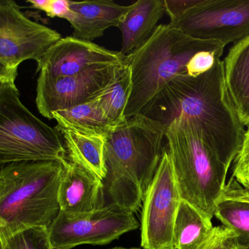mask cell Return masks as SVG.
Wrapping results in <instances>:
<instances>
[{
  "instance_id": "obj_10",
  "label": "cell",
  "mask_w": 249,
  "mask_h": 249,
  "mask_svg": "<svg viewBox=\"0 0 249 249\" xmlns=\"http://www.w3.org/2000/svg\"><path fill=\"white\" fill-rule=\"evenodd\" d=\"M167 25L197 40L238 43L249 37V0H205Z\"/></svg>"
},
{
  "instance_id": "obj_2",
  "label": "cell",
  "mask_w": 249,
  "mask_h": 249,
  "mask_svg": "<svg viewBox=\"0 0 249 249\" xmlns=\"http://www.w3.org/2000/svg\"><path fill=\"white\" fill-rule=\"evenodd\" d=\"M166 129L141 113L125 119L107 135L103 183L108 204L134 213L139 211L162 157Z\"/></svg>"
},
{
  "instance_id": "obj_8",
  "label": "cell",
  "mask_w": 249,
  "mask_h": 249,
  "mask_svg": "<svg viewBox=\"0 0 249 249\" xmlns=\"http://www.w3.org/2000/svg\"><path fill=\"white\" fill-rule=\"evenodd\" d=\"M181 199L171 159L164 148L142 202L141 246L144 249H176L174 228Z\"/></svg>"
},
{
  "instance_id": "obj_22",
  "label": "cell",
  "mask_w": 249,
  "mask_h": 249,
  "mask_svg": "<svg viewBox=\"0 0 249 249\" xmlns=\"http://www.w3.org/2000/svg\"><path fill=\"white\" fill-rule=\"evenodd\" d=\"M1 249H53L49 229L31 227L0 237Z\"/></svg>"
},
{
  "instance_id": "obj_7",
  "label": "cell",
  "mask_w": 249,
  "mask_h": 249,
  "mask_svg": "<svg viewBox=\"0 0 249 249\" xmlns=\"http://www.w3.org/2000/svg\"><path fill=\"white\" fill-rule=\"evenodd\" d=\"M62 36L27 18L13 0L0 1V80H14L24 61L41 62Z\"/></svg>"
},
{
  "instance_id": "obj_5",
  "label": "cell",
  "mask_w": 249,
  "mask_h": 249,
  "mask_svg": "<svg viewBox=\"0 0 249 249\" xmlns=\"http://www.w3.org/2000/svg\"><path fill=\"white\" fill-rule=\"evenodd\" d=\"M165 139L181 199L213 218L229 168L190 121L175 119L166 129Z\"/></svg>"
},
{
  "instance_id": "obj_19",
  "label": "cell",
  "mask_w": 249,
  "mask_h": 249,
  "mask_svg": "<svg viewBox=\"0 0 249 249\" xmlns=\"http://www.w3.org/2000/svg\"><path fill=\"white\" fill-rule=\"evenodd\" d=\"M52 119L57 122L56 129L85 135L107 137L115 128L105 117L97 98L75 107L55 111Z\"/></svg>"
},
{
  "instance_id": "obj_21",
  "label": "cell",
  "mask_w": 249,
  "mask_h": 249,
  "mask_svg": "<svg viewBox=\"0 0 249 249\" xmlns=\"http://www.w3.org/2000/svg\"><path fill=\"white\" fill-rule=\"evenodd\" d=\"M132 90L130 67L124 60L119 65L113 81L97 97L105 117L113 127L119 126L125 120L124 112Z\"/></svg>"
},
{
  "instance_id": "obj_12",
  "label": "cell",
  "mask_w": 249,
  "mask_h": 249,
  "mask_svg": "<svg viewBox=\"0 0 249 249\" xmlns=\"http://www.w3.org/2000/svg\"><path fill=\"white\" fill-rule=\"evenodd\" d=\"M125 56L120 52L108 50L74 37L59 40L37 64V72L44 78L72 76L100 65L122 63Z\"/></svg>"
},
{
  "instance_id": "obj_27",
  "label": "cell",
  "mask_w": 249,
  "mask_h": 249,
  "mask_svg": "<svg viewBox=\"0 0 249 249\" xmlns=\"http://www.w3.org/2000/svg\"><path fill=\"white\" fill-rule=\"evenodd\" d=\"M249 164V127L245 132L243 143L234 161V168Z\"/></svg>"
},
{
  "instance_id": "obj_11",
  "label": "cell",
  "mask_w": 249,
  "mask_h": 249,
  "mask_svg": "<svg viewBox=\"0 0 249 249\" xmlns=\"http://www.w3.org/2000/svg\"><path fill=\"white\" fill-rule=\"evenodd\" d=\"M121 64L94 67L72 76H39L36 99L39 113L52 120L55 111L97 98L113 81Z\"/></svg>"
},
{
  "instance_id": "obj_25",
  "label": "cell",
  "mask_w": 249,
  "mask_h": 249,
  "mask_svg": "<svg viewBox=\"0 0 249 249\" xmlns=\"http://www.w3.org/2000/svg\"><path fill=\"white\" fill-rule=\"evenodd\" d=\"M205 0H164L165 14L170 21L178 18L195 7L203 3Z\"/></svg>"
},
{
  "instance_id": "obj_26",
  "label": "cell",
  "mask_w": 249,
  "mask_h": 249,
  "mask_svg": "<svg viewBox=\"0 0 249 249\" xmlns=\"http://www.w3.org/2000/svg\"><path fill=\"white\" fill-rule=\"evenodd\" d=\"M51 18H60L71 21L72 17L71 9V1L68 0H50L45 11Z\"/></svg>"
},
{
  "instance_id": "obj_14",
  "label": "cell",
  "mask_w": 249,
  "mask_h": 249,
  "mask_svg": "<svg viewBox=\"0 0 249 249\" xmlns=\"http://www.w3.org/2000/svg\"><path fill=\"white\" fill-rule=\"evenodd\" d=\"M71 9L72 37L92 42L110 27H119L130 5H118L113 1H71Z\"/></svg>"
},
{
  "instance_id": "obj_16",
  "label": "cell",
  "mask_w": 249,
  "mask_h": 249,
  "mask_svg": "<svg viewBox=\"0 0 249 249\" xmlns=\"http://www.w3.org/2000/svg\"><path fill=\"white\" fill-rule=\"evenodd\" d=\"M229 94L242 124L249 127V37L234 43L224 60Z\"/></svg>"
},
{
  "instance_id": "obj_24",
  "label": "cell",
  "mask_w": 249,
  "mask_h": 249,
  "mask_svg": "<svg viewBox=\"0 0 249 249\" xmlns=\"http://www.w3.org/2000/svg\"><path fill=\"white\" fill-rule=\"evenodd\" d=\"M216 57L218 56L213 52H199L191 59L186 65L187 75L191 77H197L208 72L215 65Z\"/></svg>"
},
{
  "instance_id": "obj_3",
  "label": "cell",
  "mask_w": 249,
  "mask_h": 249,
  "mask_svg": "<svg viewBox=\"0 0 249 249\" xmlns=\"http://www.w3.org/2000/svg\"><path fill=\"white\" fill-rule=\"evenodd\" d=\"M58 161L10 163L0 172V237L31 227L50 228L61 212Z\"/></svg>"
},
{
  "instance_id": "obj_20",
  "label": "cell",
  "mask_w": 249,
  "mask_h": 249,
  "mask_svg": "<svg viewBox=\"0 0 249 249\" xmlns=\"http://www.w3.org/2000/svg\"><path fill=\"white\" fill-rule=\"evenodd\" d=\"M212 218L181 199L174 228L176 249H198L213 230Z\"/></svg>"
},
{
  "instance_id": "obj_4",
  "label": "cell",
  "mask_w": 249,
  "mask_h": 249,
  "mask_svg": "<svg viewBox=\"0 0 249 249\" xmlns=\"http://www.w3.org/2000/svg\"><path fill=\"white\" fill-rule=\"evenodd\" d=\"M225 45L189 37L168 25H158L151 38L124 60L132 72V90L124 119L137 116L179 75L187 74L186 65L201 52L221 57Z\"/></svg>"
},
{
  "instance_id": "obj_13",
  "label": "cell",
  "mask_w": 249,
  "mask_h": 249,
  "mask_svg": "<svg viewBox=\"0 0 249 249\" xmlns=\"http://www.w3.org/2000/svg\"><path fill=\"white\" fill-rule=\"evenodd\" d=\"M58 196L61 212L70 216L91 212L106 205L103 180L71 161L63 165Z\"/></svg>"
},
{
  "instance_id": "obj_17",
  "label": "cell",
  "mask_w": 249,
  "mask_h": 249,
  "mask_svg": "<svg viewBox=\"0 0 249 249\" xmlns=\"http://www.w3.org/2000/svg\"><path fill=\"white\" fill-rule=\"evenodd\" d=\"M214 216L249 245V192L231 177L217 201Z\"/></svg>"
},
{
  "instance_id": "obj_28",
  "label": "cell",
  "mask_w": 249,
  "mask_h": 249,
  "mask_svg": "<svg viewBox=\"0 0 249 249\" xmlns=\"http://www.w3.org/2000/svg\"><path fill=\"white\" fill-rule=\"evenodd\" d=\"M232 177L249 192V164L233 168Z\"/></svg>"
},
{
  "instance_id": "obj_9",
  "label": "cell",
  "mask_w": 249,
  "mask_h": 249,
  "mask_svg": "<svg viewBox=\"0 0 249 249\" xmlns=\"http://www.w3.org/2000/svg\"><path fill=\"white\" fill-rule=\"evenodd\" d=\"M139 227L134 213L115 203L87 213H59L49 228L53 249H71L80 245H106Z\"/></svg>"
},
{
  "instance_id": "obj_30",
  "label": "cell",
  "mask_w": 249,
  "mask_h": 249,
  "mask_svg": "<svg viewBox=\"0 0 249 249\" xmlns=\"http://www.w3.org/2000/svg\"><path fill=\"white\" fill-rule=\"evenodd\" d=\"M236 249H249V245L244 244V243H242L240 242Z\"/></svg>"
},
{
  "instance_id": "obj_31",
  "label": "cell",
  "mask_w": 249,
  "mask_h": 249,
  "mask_svg": "<svg viewBox=\"0 0 249 249\" xmlns=\"http://www.w3.org/2000/svg\"><path fill=\"white\" fill-rule=\"evenodd\" d=\"M137 249V248H130V249H127V248L116 247V248H113V249Z\"/></svg>"
},
{
  "instance_id": "obj_23",
  "label": "cell",
  "mask_w": 249,
  "mask_h": 249,
  "mask_svg": "<svg viewBox=\"0 0 249 249\" xmlns=\"http://www.w3.org/2000/svg\"><path fill=\"white\" fill-rule=\"evenodd\" d=\"M239 243L238 235L234 231L223 225L217 226L198 249H236Z\"/></svg>"
},
{
  "instance_id": "obj_1",
  "label": "cell",
  "mask_w": 249,
  "mask_h": 249,
  "mask_svg": "<svg viewBox=\"0 0 249 249\" xmlns=\"http://www.w3.org/2000/svg\"><path fill=\"white\" fill-rule=\"evenodd\" d=\"M141 113L166 127L179 117L190 121L229 169L246 132L229 94L224 61L219 57L211 71L199 76L185 74L172 80Z\"/></svg>"
},
{
  "instance_id": "obj_29",
  "label": "cell",
  "mask_w": 249,
  "mask_h": 249,
  "mask_svg": "<svg viewBox=\"0 0 249 249\" xmlns=\"http://www.w3.org/2000/svg\"><path fill=\"white\" fill-rule=\"evenodd\" d=\"M50 0H27L28 3L31 4V8H36L45 12Z\"/></svg>"
},
{
  "instance_id": "obj_18",
  "label": "cell",
  "mask_w": 249,
  "mask_h": 249,
  "mask_svg": "<svg viewBox=\"0 0 249 249\" xmlns=\"http://www.w3.org/2000/svg\"><path fill=\"white\" fill-rule=\"evenodd\" d=\"M55 129L63 138L69 161L82 166L103 180L106 177L105 154L107 137Z\"/></svg>"
},
{
  "instance_id": "obj_15",
  "label": "cell",
  "mask_w": 249,
  "mask_h": 249,
  "mask_svg": "<svg viewBox=\"0 0 249 249\" xmlns=\"http://www.w3.org/2000/svg\"><path fill=\"white\" fill-rule=\"evenodd\" d=\"M164 14V0H138L130 5L129 12L118 27L122 33V54L126 57L142 47L151 38Z\"/></svg>"
},
{
  "instance_id": "obj_6",
  "label": "cell",
  "mask_w": 249,
  "mask_h": 249,
  "mask_svg": "<svg viewBox=\"0 0 249 249\" xmlns=\"http://www.w3.org/2000/svg\"><path fill=\"white\" fill-rule=\"evenodd\" d=\"M14 80H0V163L53 161L68 154L56 129L36 117L20 100Z\"/></svg>"
}]
</instances>
